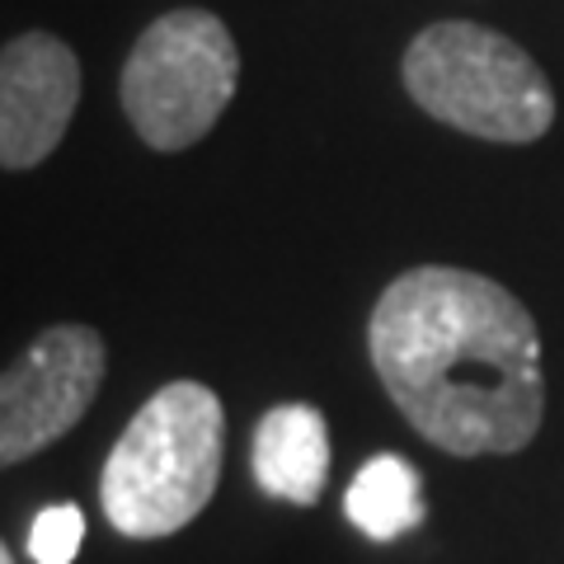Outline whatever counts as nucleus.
Returning a JSON list of instances; mask_svg holds the SVG:
<instances>
[{
    "label": "nucleus",
    "instance_id": "1",
    "mask_svg": "<svg viewBox=\"0 0 564 564\" xmlns=\"http://www.w3.org/2000/svg\"><path fill=\"white\" fill-rule=\"evenodd\" d=\"M367 352L404 423L447 456H513L536 437V321L503 282L423 263L377 296Z\"/></svg>",
    "mask_w": 564,
    "mask_h": 564
},
{
    "label": "nucleus",
    "instance_id": "2",
    "mask_svg": "<svg viewBox=\"0 0 564 564\" xmlns=\"http://www.w3.org/2000/svg\"><path fill=\"white\" fill-rule=\"evenodd\" d=\"M226 410L212 386H161L113 443L99 475V503L122 536H174L203 513L221 480Z\"/></svg>",
    "mask_w": 564,
    "mask_h": 564
},
{
    "label": "nucleus",
    "instance_id": "3",
    "mask_svg": "<svg viewBox=\"0 0 564 564\" xmlns=\"http://www.w3.org/2000/svg\"><path fill=\"white\" fill-rule=\"evenodd\" d=\"M400 76L423 113L480 141L527 147L555 122V90L532 52L470 20H443L414 33Z\"/></svg>",
    "mask_w": 564,
    "mask_h": 564
},
{
    "label": "nucleus",
    "instance_id": "4",
    "mask_svg": "<svg viewBox=\"0 0 564 564\" xmlns=\"http://www.w3.org/2000/svg\"><path fill=\"white\" fill-rule=\"evenodd\" d=\"M240 85V47L212 10L151 20L122 66V113L151 151H188L217 128Z\"/></svg>",
    "mask_w": 564,
    "mask_h": 564
},
{
    "label": "nucleus",
    "instance_id": "5",
    "mask_svg": "<svg viewBox=\"0 0 564 564\" xmlns=\"http://www.w3.org/2000/svg\"><path fill=\"white\" fill-rule=\"evenodd\" d=\"M104 381V339L90 325H52L0 381V462L20 466L70 433Z\"/></svg>",
    "mask_w": 564,
    "mask_h": 564
},
{
    "label": "nucleus",
    "instance_id": "6",
    "mask_svg": "<svg viewBox=\"0 0 564 564\" xmlns=\"http://www.w3.org/2000/svg\"><path fill=\"white\" fill-rule=\"evenodd\" d=\"M80 104V62L57 33H20L0 52V165H43Z\"/></svg>",
    "mask_w": 564,
    "mask_h": 564
},
{
    "label": "nucleus",
    "instance_id": "7",
    "mask_svg": "<svg viewBox=\"0 0 564 564\" xmlns=\"http://www.w3.org/2000/svg\"><path fill=\"white\" fill-rule=\"evenodd\" d=\"M254 485L269 499L311 508L329 485V423L315 404H273L250 443Z\"/></svg>",
    "mask_w": 564,
    "mask_h": 564
},
{
    "label": "nucleus",
    "instance_id": "8",
    "mask_svg": "<svg viewBox=\"0 0 564 564\" xmlns=\"http://www.w3.org/2000/svg\"><path fill=\"white\" fill-rule=\"evenodd\" d=\"M344 513L372 541H395L404 532H414V527L429 518L419 470L395 452L372 456V462L352 475V485L344 494Z\"/></svg>",
    "mask_w": 564,
    "mask_h": 564
},
{
    "label": "nucleus",
    "instance_id": "9",
    "mask_svg": "<svg viewBox=\"0 0 564 564\" xmlns=\"http://www.w3.org/2000/svg\"><path fill=\"white\" fill-rule=\"evenodd\" d=\"M85 541V513L76 503H47L29 527V560L33 564H70Z\"/></svg>",
    "mask_w": 564,
    "mask_h": 564
},
{
    "label": "nucleus",
    "instance_id": "10",
    "mask_svg": "<svg viewBox=\"0 0 564 564\" xmlns=\"http://www.w3.org/2000/svg\"><path fill=\"white\" fill-rule=\"evenodd\" d=\"M0 564H14V551H10V545H0Z\"/></svg>",
    "mask_w": 564,
    "mask_h": 564
}]
</instances>
